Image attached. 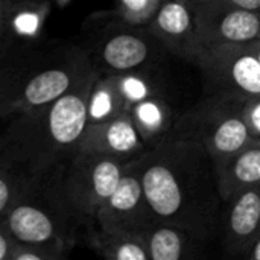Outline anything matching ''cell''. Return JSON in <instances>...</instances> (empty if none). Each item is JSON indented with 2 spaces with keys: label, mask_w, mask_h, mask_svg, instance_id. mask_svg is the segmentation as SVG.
<instances>
[{
  "label": "cell",
  "mask_w": 260,
  "mask_h": 260,
  "mask_svg": "<svg viewBox=\"0 0 260 260\" xmlns=\"http://www.w3.org/2000/svg\"><path fill=\"white\" fill-rule=\"evenodd\" d=\"M206 49L260 40V11L221 0H189Z\"/></svg>",
  "instance_id": "9"
},
{
  "label": "cell",
  "mask_w": 260,
  "mask_h": 260,
  "mask_svg": "<svg viewBox=\"0 0 260 260\" xmlns=\"http://www.w3.org/2000/svg\"><path fill=\"white\" fill-rule=\"evenodd\" d=\"M17 238L0 224V260H11Z\"/></svg>",
  "instance_id": "25"
},
{
  "label": "cell",
  "mask_w": 260,
  "mask_h": 260,
  "mask_svg": "<svg viewBox=\"0 0 260 260\" xmlns=\"http://www.w3.org/2000/svg\"><path fill=\"white\" fill-rule=\"evenodd\" d=\"M245 257L250 260H260V235L251 245V248L248 250V253L245 254Z\"/></svg>",
  "instance_id": "27"
},
{
  "label": "cell",
  "mask_w": 260,
  "mask_h": 260,
  "mask_svg": "<svg viewBox=\"0 0 260 260\" xmlns=\"http://www.w3.org/2000/svg\"><path fill=\"white\" fill-rule=\"evenodd\" d=\"M76 151L133 161L143 155L148 146L140 137L129 113H123L111 120L87 125Z\"/></svg>",
  "instance_id": "12"
},
{
  "label": "cell",
  "mask_w": 260,
  "mask_h": 260,
  "mask_svg": "<svg viewBox=\"0 0 260 260\" xmlns=\"http://www.w3.org/2000/svg\"><path fill=\"white\" fill-rule=\"evenodd\" d=\"M94 70L81 44L37 40L2 55L3 119L56 101Z\"/></svg>",
  "instance_id": "3"
},
{
  "label": "cell",
  "mask_w": 260,
  "mask_h": 260,
  "mask_svg": "<svg viewBox=\"0 0 260 260\" xmlns=\"http://www.w3.org/2000/svg\"><path fill=\"white\" fill-rule=\"evenodd\" d=\"M56 2V5H59V6H66L69 2H72V0H55Z\"/></svg>",
  "instance_id": "29"
},
{
  "label": "cell",
  "mask_w": 260,
  "mask_h": 260,
  "mask_svg": "<svg viewBox=\"0 0 260 260\" xmlns=\"http://www.w3.org/2000/svg\"><path fill=\"white\" fill-rule=\"evenodd\" d=\"M158 221L146 198L139 158H136L126 166L116 190L98 212L96 225L143 235Z\"/></svg>",
  "instance_id": "10"
},
{
  "label": "cell",
  "mask_w": 260,
  "mask_h": 260,
  "mask_svg": "<svg viewBox=\"0 0 260 260\" xmlns=\"http://www.w3.org/2000/svg\"><path fill=\"white\" fill-rule=\"evenodd\" d=\"M73 248L64 242L30 244L17 239L11 260H61L69 257Z\"/></svg>",
  "instance_id": "22"
},
{
  "label": "cell",
  "mask_w": 260,
  "mask_h": 260,
  "mask_svg": "<svg viewBox=\"0 0 260 260\" xmlns=\"http://www.w3.org/2000/svg\"><path fill=\"white\" fill-rule=\"evenodd\" d=\"M123 113H129V110L116 75H99L88 99V125L111 120Z\"/></svg>",
  "instance_id": "19"
},
{
  "label": "cell",
  "mask_w": 260,
  "mask_h": 260,
  "mask_svg": "<svg viewBox=\"0 0 260 260\" xmlns=\"http://www.w3.org/2000/svg\"><path fill=\"white\" fill-rule=\"evenodd\" d=\"M154 67L155 66H149L116 75L117 85L126 101L128 110L140 101L165 96L158 78L152 73Z\"/></svg>",
  "instance_id": "21"
},
{
  "label": "cell",
  "mask_w": 260,
  "mask_h": 260,
  "mask_svg": "<svg viewBox=\"0 0 260 260\" xmlns=\"http://www.w3.org/2000/svg\"><path fill=\"white\" fill-rule=\"evenodd\" d=\"M250 46H251V49L254 50V53L257 55V58H259V61H260V40H254V41H251V43H250Z\"/></svg>",
  "instance_id": "28"
},
{
  "label": "cell",
  "mask_w": 260,
  "mask_h": 260,
  "mask_svg": "<svg viewBox=\"0 0 260 260\" xmlns=\"http://www.w3.org/2000/svg\"><path fill=\"white\" fill-rule=\"evenodd\" d=\"M84 239L90 250L107 260H149L143 235L105 230L99 225H88Z\"/></svg>",
  "instance_id": "18"
},
{
  "label": "cell",
  "mask_w": 260,
  "mask_h": 260,
  "mask_svg": "<svg viewBox=\"0 0 260 260\" xmlns=\"http://www.w3.org/2000/svg\"><path fill=\"white\" fill-rule=\"evenodd\" d=\"M206 94L236 99L260 98V61L250 43L206 49L198 66Z\"/></svg>",
  "instance_id": "8"
},
{
  "label": "cell",
  "mask_w": 260,
  "mask_h": 260,
  "mask_svg": "<svg viewBox=\"0 0 260 260\" xmlns=\"http://www.w3.org/2000/svg\"><path fill=\"white\" fill-rule=\"evenodd\" d=\"M129 116L146 146L152 148L171 136L180 114L165 96H157L134 104Z\"/></svg>",
  "instance_id": "17"
},
{
  "label": "cell",
  "mask_w": 260,
  "mask_h": 260,
  "mask_svg": "<svg viewBox=\"0 0 260 260\" xmlns=\"http://www.w3.org/2000/svg\"><path fill=\"white\" fill-rule=\"evenodd\" d=\"M140 177L155 216L203 242L222 230L225 201L215 158L197 142L168 137L139 157Z\"/></svg>",
  "instance_id": "1"
},
{
  "label": "cell",
  "mask_w": 260,
  "mask_h": 260,
  "mask_svg": "<svg viewBox=\"0 0 260 260\" xmlns=\"http://www.w3.org/2000/svg\"><path fill=\"white\" fill-rule=\"evenodd\" d=\"M218 175L225 203L247 189L260 186V139H253L218 165Z\"/></svg>",
  "instance_id": "15"
},
{
  "label": "cell",
  "mask_w": 260,
  "mask_h": 260,
  "mask_svg": "<svg viewBox=\"0 0 260 260\" xmlns=\"http://www.w3.org/2000/svg\"><path fill=\"white\" fill-rule=\"evenodd\" d=\"M82 35L81 46L101 75L157 66L169 53L148 26L125 21L116 9L90 15L82 26Z\"/></svg>",
  "instance_id": "5"
},
{
  "label": "cell",
  "mask_w": 260,
  "mask_h": 260,
  "mask_svg": "<svg viewBox=\"0 0 260 260\" xmlns=\"http://www.w3.org/2000/svg\"><path fill=\"white\" fill-rule=\"evenodd\" d=\"M165 0H116L117 14L128 23L148 26Z\"/></svg>",
  "instance_id": "23"
},
{
  "label": "cell",
  "mask_w": 260,
  "mask_h": 260,
  "mask_svg": "<svg viewBox=\"0 0 260 260\" xmlns=\"http://www.w3.org/2000/svg\"><path fill=\"white\" fill-rule=\"evenodd\" d=\"M244 119L254 139H260V98L247 99L244 104Z\"/></svg>",
  "instance_id": "24"
},
{
  "label": "cell",
  "mask_w": 260,
  "mask_h": 260,
  "mask_svg": "<svg viewBox=\"0 0 260 260\" xmlns=\"http://www.w3.org/2000/svg\"><path fill=\"white\" fill-rule=\"evenodd\" d=\"M52 0H0L2 55L40 40Z\"/></svg>",
  "instance_id": "14"
},
{
  "label": "cell",
  "mask_w": 260,
  "mask_h": 260,
  "mask_svg": "<svg viewBox=\"0 0 260 260\" xmlns=\"http://www.w3.org/2000/svg\"><path fill=\"white\" fill-rule=\"evenodd\" d=\"M66 163L38 172L21 198L0 218V224L18 241L30 244L64 242L75 247L84 236L85 227L66 193Z\"/></svg>",
  "instance_id": "4"
},
{
  "label": "cell",
  "mask_w": 260,
  "mask_h": 260,
  "mask_svg": "<svg viewBox=\"0 0 260 260\" xmlns=\"http://www.w3.org/2000/svg\"><path fill=\"white\" fill-rule=\"evenodd\" d=\"M149 260H184L198 256L206 244L187 230L158 221L143 233Z\"/></svg>",
  "instance_id": "16"
},
{
  "label": "cell",
  "mask_w": 260,
  "mask_h": 260,
  "mask_svg": "<svg viewBox=\"0 0 260 260\" xmlns=\"http://www.w3.org/2000/svg\"><path fill=\"white\" fill-rule=\"evenodd\" d=\"M99 75L94 69L56 101L12 116L0 139V157L34 172L67 161L88 125V99Z\"/></svg>",
  "instance_id": "2"
},
{
  "label": "cell",
  "mask_w": 260,
  "mask_h": 260,
  "mask_svg": "<svg viewBox=\"0 0 260 260\" xmlns=\"http://www.w3.org/2000/svg\"><path fill=\"white\" fill-rule=\"evenodd\" d=\"M148 27L171 55L198 66L206 47L189 0H165Z\"/></svg>",
  "instance_id": "11"
},
{
  "label": "cell",
  "mask_w": 260,
  "mask_h": 260,
  "mask_svg": "<svg viewBox=\"0 0 260 260\" xmlns=\"http://www.w3.org/2000/svg\"><path fill=\"white\" fill-rule=\"evenodd\" d=\"M260 235V186L247 189L225 204L222 250L227 256L245 257Z\"/></svg>",
  "instance_id": "13"
},
{
  "label": "cell",
  "mask_w": 260,
  "mask_h": 260,
  "mask_svg": "<svg viewBox=\"0 0 260 260\" xmlns=\"http://www.w3.org/2000/svg\"><path fill=\"white\" fill-rule=\"evenodd\" d=\"M37 174L12 160L0 157V218L21 198Z\"/></svg>",
  "instance_id": "20"
},
{
  "label": "cell",
  "mask_w": 260,
  "mask_h": 260,
  "mask_svg": "<svg viewBox=\"0 0 260 260\" xmlns=\"http://www.w3.org/2000/svg\"><path fill=\"white\" fill-rule=\"evenodd\" d=\"M129 163L117 157L78 151L67 160L64 168L66 193L85 229L96 224L98 212L116 190Z\"/></svg>",
  "instance_id": "7"
},
{
  "label": "cell",
  "mask_w": 260,
  "mask_h": 260,
  "mask_svg": "<svg viewBox=\"0 0 260 260\" xmlns=\"http://www.w3.org/2000/svg\"><path fill=\"white\" fill-rule=\"evenodd\" d=\"M244 99L207 94L178 116L169 137L200 143L218 166L254 139L244 119Z\"/></svg>",
  "instance_id": "6"
},
{
  "label": "cell",
  "mask_w": 260,
  "mask_h": 260,
  "mask_svg": "<svg viewBox=\"0 0 260 260\" xmlns=\"http://www.w3.org/2000/svg\"><path fill=\"white\" fill-rule=\"evenodd\" d=\"M221 2H227V3H233V5H239L248 9H256L260 11V0H221Z\"/></svg>",
  "instance_id": "26"
}]
</instances>
